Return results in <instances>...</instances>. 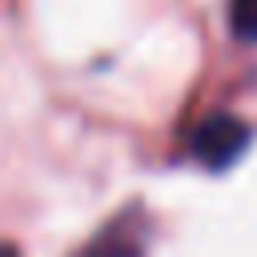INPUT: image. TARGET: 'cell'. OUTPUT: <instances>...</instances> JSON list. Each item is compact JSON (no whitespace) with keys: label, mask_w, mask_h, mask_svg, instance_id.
Returning <instances> with one entry per match:
<instances>
[{"label":"cell","mask_w":257,"mask_h":257,"mask_svg":"<svg viewBox=\"0 0 257 257\" xmlns=\"http://www.w3.org/2000/svg\"><path fill=\"white\" fill-rule=\"evenodd\" d=\"M245 145H249V124H245L241 116H233V112H213V116H205V120L197 124V133H193V153H197V161L209 165V169L233 165Z\"/></svg>","instance_id":"1"},{"label":"cell","mask_w":257,"mask_h":257,"mask_svg":"<svg viewBox=\"0 0 257 257\" xmlns=\"http://www.w3.org/2000/svg\"><path fill=\"white\" fill-rule=\"evenodd\" d=\"M0 257H20V253H16V249H8V245H4V249H0Z\"/></svg>","instance_id":"4"},{"label":"cell","mask_w":257,"mask_h":257,"mask_svg":"<svg viewBox=\"0 0 257 257\" xmlns=\"http://www.w3.org/2000/svg\"><path fill=\"white\" fill-rule=\"evenodd\" d=\"M229 28L241 40H257V0H229Z\"/></svg>","instance_id":"3"},{"label":"cell","mask_w":257,"mask_h":257,"mask_svg":"<svg viewBox=\"0 0 257 257\" xmlns=\"http://www.w3.org/2000/svg\"><path fill=\"white\" fill-rule=\"evenodd\" d=\"M76 257H141V241L124 229V225H108L88 249H80Z\"/></svg>","instance_id":"2"}]
</instances>
